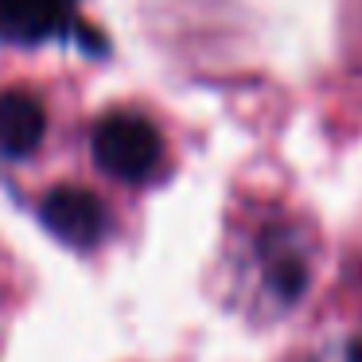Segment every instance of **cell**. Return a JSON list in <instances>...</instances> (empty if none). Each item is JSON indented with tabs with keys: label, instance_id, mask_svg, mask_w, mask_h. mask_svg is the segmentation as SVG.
Returning <instances> with one entry per match:
<instances>
[{
	"label": "cell",
	"instance_id": "obj_3",
	"mask_svg": "<svg viewBox=\"0 0 362 362\" xmlns=\"http://www.w3.org/2000/svg\"><path fill=\"white\" fill-rule=\"evenodd\" d=\"M78 0H0V43L32 47L74 24Z\"/></svg>",
	"mask_w": 362,
	"mask_h": 362
},
{
	"label": "cell",
	"instance_id": "obj_5",
	"mask_svg": "<svg viewBox=\"0 0 362 362\" xmlns=\"http://www.w3.org/2000/svg\"><path fill=\"white\" fill-rule=\"evenodd\" d=\"M320 362H362V346L351 343V346H343V354H323Z\"/></svg>",
	"mask_w": 362,
	"mask_h": 362
},
{
	"label": "cell",
	"instance_id": "obj_1",
	"mask_svg": "<svg viewBox=\"0 0 362 362\" xmlns=\"http://www.w3.org/2000/svg\"><path fill=\"white\" fill-rule=\"evenodd\" d=\"M94 160L105 175L121 183H144L160 168L164 144L152 121H144L141 113H110L94 125L90 136Z\"/></svg>",
	"mask_w": 362,
	"mask_h": 362
},
{
	"label": "cell",
	"instance_id": "obj_2",
	"mask_svg": "<svg viewBox=\"0 0 362 362\" xmlns=\"http://www.w3.org/2000/svg\"><path fill=\"white\" fill-rule=\"evenodd\" d=\"M40 222L51 238L66 242L71 250H94L110 230V211L102 199L82 187H55L40 203Z\"/></svg>",
	"mask_w": 362,
	"mask_h": 362
},
{
	"label": "cell",
	"instance_id": "obj_4",
	"mask_svg": "<svg viewBox=\"0 0 362 362\" xmlns=\"http://www.w3.org/2000/svg\"><path fill=\"white\" fill-rule=\"evenodd\" d=\"M47 133V110L28 90H4L0 94V156L24 160L43 144Z\"/></svg>",
	"mask_w": 362,
	"mask_h": 362
}]
</instances>
